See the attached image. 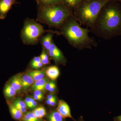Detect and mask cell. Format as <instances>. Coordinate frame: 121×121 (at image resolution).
I'll list each match as a JSON object with an SVG mask.
<instances>
[{
	"instance_id": "cell-36",
	"label": "cell",
	"mask_w": 121,
	"mask_h": 121,
	"mask_svg": "<svg viewBox=\"0 0 121 121\" xmlns=\"http://www.w3.org/2000/svg\"><path fill=\"white\" fill-rule=\"evenodd\" d=\"M114 0L115 1H118V2H121V0Z\"/></svg>"
},
{
	"instance_id": "cell-9",
	"label": "cell",
	"mask_w": 121,
	"mask_h": 121,
	"mask_svg": "<svg viewBox=\"0 0 121 121\" xmlns=\"http://www.w3.org/2000/svg\"><path fill=\"white\" fill-rule=\"evenodd\" d=\"M54 33L53 32H48L45 35L41 36L39 39V41L43 46V48L45 49L47 52L53 41L52 38Z\"/></svg>"
},
{
	"instance_id": "cell-37",
	"label": "cell",
	"mask_w": 121,
	"mask_h": 121,
	"mask_svg": "<svg viewBox=\"0 0 121 121\" xmlns=\"http://www.w3.org/2000/svg\"><path fill=\"white\" fill-rule=\"evenodd\" d=\"M90 0H82V1H86Z\"/></svg>"
},
{
	"instance_id": "cell-33",
	"label": "cell",
	"mask_w": 121,
	"mask_h": 121,
	"mask_svg": "<svg viewBox=\"0 0 121 121\" xmlns=\"http://www.w3.org/2000/svg\"><path fill=\"white\" fill-rule=\"evenodd\" d=\"M56 105H57V101H56V99L52 102L50 106H51L54 107L56 106Z\"/></svg>"
},
{
	"instance_id": "cell-7",
	"label": "cell",
	"mask_w": 121,
	"mask_h": 121,
	"mask_svg": "<svg viewBox=\"0 0 121 121\" xmlns=\"http://www.w3.org/2000/svg\"><path fill=\"white\" fill-rule=\"evenodd\" d=\"M56 109L64 118H70L74 121H76L72 116L69 105L64 100L60 99L59 101Z\"/></svg>"
},
{
	"instance_id": "cell-30",
	"label": "cell",
	"mask_w": 121,
	"mask_h": 121,
	"mask_svg": "<svg viewBox=\"0 0 121 121\" xmlns=\"http://www.w3.org/2000/svg\"><path fill=\"white\" fill-rule=\"evenodd\" d=\"M34 99L35 100H38V101H41L43 99V96H39V95H34Z\"/></svg>"
},
{
	"instance_id": "cell-14",
	"label": "cell",
	"mask_w": 121,
	"mask_h": 121,
	"mask_svg": "<svg viewBox=\"0 0 121 121\" xmlns=\"http://www.w3.org/2000/svg\"><path fill=\"white\" fill-rule=\"evenodd\" d=\"M27 74L30 75L33 78L35 82L44 78L45 75L44 72L43 70H29L27 71Z\"/></svg>"
},
{
	"instance_id": "cell-15",
	"label": "cell",
	"mask_w": 121,
	"mask_h": 121,
	"mask_svg": "<svg viewBox=\"0 0 121 121\" xmlns=\"http://www.w3.org/2000/svg\"><path fill=\"white\" fill-rule=\"evenodd\" d=\"M22 89L26 90L30 86H32L35 82L34 79L31 76L26 73L21 76Z\"/></svg>"
},
{
	"instance_id": "cell-2",
	"label": "cell",
	"mask_w": 121,
	"mask_h": 121,
	"mask_svg": "<svg viewBox=\"0 0 121 121\" xmlns=\"http://www.w3.org/2000/svg\"><path fill=\"white\" fill-rule=\"evenodd\" d=\"M59 30L60 35H63L71 45L78 50L91 49L97 46L95 39L89 36L91 30L81 27L72 15L65 21Z\"/></svg>"
},
{
	"instance_id": "cell-22",
	"label": "cell",
	"mask_w": 121,
	"mask_h": 121,
	"mask_svg": "<svg viewBox=\"0 0 121 121\" xmlns=\"http://www.w3.org/2000/svg\"><path fill=\"white\" fill-rule=\"evenodd\" d=\"M30 65L33 68L38 69L42 67L43 64L41 63L40 56H36L33 59Z\"/></svg>"
},
{
	"instance_id": "cell-13",
	"label": "cell",
	"mask_w": 121,
	"mask_h": 121,
	"mask_svg": "<svg viewBox=\"0 0 121 121\" xmlns=\"http://www.w3.org/2000/svg\"><path fill=\"white\" fill-rule=\"evenodd\" d=\"M47 121H65V118L63 117L56 109L51 111L47 116Z\"/></svg>"
},
{
	"instance_id": "cell-18",
	"label": "cell",
	"mask_w": 121,
	"mask_h": 121,
	"mask_svg": "<svg viewBox=\"0 0 121 121\" xmlns=\"http://www.w3.org/2000/svg\"><path fill=\"white\" fill-rule=\"evenodd\" d=\"M13 104L23 113H25L27 111V107L25 102L20 99H17L13 101Z\"/></svg>"
},
{
	"instance_id": "cell-20",
	"label": "cell",
	"mask_w": 121,
	"mask_h": 121,
	"mask_svg": "<svg viewBox=\"0 0 121 121\" xmlns=\"http://www.w3.org/2000/svg\"><path fill=\"white\" fill-rule=\"evenodd\" d=\"M21 121H43V120L37 118L32 111L25 113Z\"/></svg>"
},
{
	"instance_id": "cell-17",
	"label": "cell",
	"mask_w": 121,
	"mask_h": 121,
	"mask_svg": "<svg viewBox=\"0 0 121 121\" xmlns=\"http://www.w3.org/2000/svg\"><path fill=\"white\" fill-rule=\"evenodd\" d=\"M4 94L7 98H11L16 95L17 92L9 83L5 84L4 89Z\"/></svg>"
},
{
	"instance_id": "cell-6",
	"label": "cell",
	"mask_w": 121,
	"mask_h": 121,
	"mask_svg": "<svg viewBox=\"0 0 121 121\" xmlns=\"http://www.w3.org/2000/svg\"><path fill=\"white\" fill-rule=\"evenodd\" d=\"M47 52L49 56L54 60L56 65H65L67 62L66 59L62 52L52 41Z\"/></svg>"
},
{
	"instance_id": "cell-34",
	"label": "cell",
	"mask_w": 121,
	"mask_h": 121,
	"mask_svg": "<svg viewBox=\"0 0 121 121\" xmlns=\"http://www.w3.org/2000/svg\"><path fill=\"white\" fill-rule=\"evenodd\" d=\"M55 100H56V99H55ZM54 100H50V99H47V101H46V103H47V105H50V104H51V103L52 102V101H54Z\"/></svg>"
},
{
	"instance_id": "cell-5",
	"label": "cell",
	"mask_w": 121,
	"mask_h": 121,
	"mask_svg": "<svg viewBox=\"0 0 121 121\" xmlns=\"http://www.w3.org/2000/svg\"><path fill=\"white\" fill-rule=\"evenodd\" d=\"M46 32L59 35V31L44 30L43 26L35 20L28 19L25 21L21 30V39L25 44L36 45L39 43L40 37Z\"/></svg>"
},
{
	"instance_id": "cell-11",
	"label": "cell",
	"mask_w": 121,
	"mask_h": 121,
	"mask_svg": "<svg viewBox=\"0 0 121 121\" xmlns=\"http://www.w3.org/2000/svg\"><path fill=\"white\" fill-rule=\"evenodd\" d=\"M21 76L20 74L15 76L11 79L9 83L17 92L22 89Z\"/></svg>"
},
{
	"instance_id": "cell-1",
	"label": "cell",
	"mask_w": 121,
	"mask_h": 121,
	"mask_svg": "<svg viewBox=\"0 0 121 121\" xmlns=\"http://www.w3.org/2000/svg\"><path fill=\"white\" fill-rule=\"evenodd\" d=\"M91 31L106 39L121 36V7L114 0L101 10Z\"/></svg>"
},
{
	"instance_id": "cell-39",
	"label": "cell",
	"mask_w": 121,
	"mask_h": 121,
	"mask_svg": "<svg viewBox=\"0 0 121 121\" xmlns=\"http://www.w3.org/2000/svg\"></svg>"
},
{
	"instance_id": "cell-28",
	"label": "cell",
	"mask_w": 121,
	"mask_h": 121,
	"mask_svg": "<svg viewBox=\"0 0 121 121\" xmlns=\"http://www.w3.org/2000/svg\"><path fill=\"white\" fill-rule=\"evenodd\" d=\"M34 95H39V96H42L43 95V91H42L35 90L34 91Z\"/></svg>"
},
{
	"instance_id": "cell-10",
	"label": "cell",
	"mask_w": 121,
	"mask_h": 121,
	"mask_svg": "<svg viewBox=\"0 0 121 121\" xmlns=\"http://www.w3.org/2000/svg\"><path fill=\"white\" fill-rule=\"evenodd\" d=\"M8 105L9 112L13 118L16 121H21L23 116V113L13 103H9Z\"/></svg>"
},
{
	"instance_id": "cell-8",
	"label": "cell",
	"mask_w": 121,
	"mask_h": 121,
	"mask_svg": "<svg viewBox=\"0 0 121 121\" xmlns=\"http://www.w3.org/2000/svg\"><path fill=\"white\" fill-rule=\"evenodd\" d=\"M16 3L15 0H0V19H4L12 6Z\"/></svg>"
},
{
	"instance_id": "cell-12",
	"label": "cell",
	"mask_w": 121,
	"mask_h": 121,
	"mask_svg": "<svg viewBox=\"0 0 121 121\" xmlns=\"http://www.w3.org/2000/svg\"><path fill=\"white\" fill-rule=\"evenodd\" d=\"M45 73L48 77L52 80L56 79L60 75L59 70L56 66L48 67L46 69Z\"/></svg>"
},
{
	"instance_id": "cell-4",
	"label": "cell",
	"mask_w": 121,
	"mask_h": 121,
	"mask_svg": "<svg viewBox=\"0 0 121 121\" xmlns=\"http://www.w3.org/2000/svg\"><path fill=\"white\" fill-rule=\"evenodd\" d=\"M113 0H90L82 1L73 10V16L80 25L91 28L102 9Z\"/></svg>"
},
{
	"instance_id": "cell-19",
	"label": "cell",
	"mask_w": 121,
	"mask_h": 121,
	"mask_svg": "<svg viewBox=\"0 0 121 121\" xmlns=\"http://www.w3.org/2000/svg\"><path fill=\"white\" fill-rule=\"evenodd\" d=\"M82 0H63V3L73 10L80 4Z\"/></svg>"
},
{
	"instance_id": "cell-16",
	"label": "cell",
	"mask_w": 121,
	"mask_h": 121,
	"mask_svg": "<svg viewBox=\"0 0 121 121\" xmlns=\"http://www.w3.org/2000/svg\"><path fill=\"white\" fill-rule=\"evenodd\" d=\"M47 82V79L45 78L41 80L35 82L33 84L31 89L34 91L39 90L43 91L45 90V85Z\"/></svg>"
},
{
	"instance_id": "cell-38",
	"label": "cell",
	"mask_w": 121,
	"mask_h": 121,
	"mask_svg": "<svg viewBox=\"0 0 121 121\" xmlns=\"http://www.w3.org/2000/svg\"><path fill=\"white\" fill-rule=\"evenodd\" d=\"M35 0L36 1H37V2H38V1H39V0Z\"/></svg>"
},
{
	"instance_id": "cell-25",
	"label": "cell",
	"mask_w": 121,
	"mask_h": 121,
	"mask_svg": "<svg viewBox=\"0 0 121 121\" xmlns=\"http://www.w3.org/2000/svg\"><path fill=\"white\" fill-rule=\"evenodd\" d=\"M37 108L39 110L40 119H42L43 118L45 117V116L47 115V112H46V110L43 107H40Z\"/></svg>"
},
{
	"instance_id": "cell-21",
	"label": "cell",
	"mask_w": 121,
	"mask_h": 121,
	"mask_svg": "<svg viewBox=\"0 0 121 121\" xmlns=\"http://www.w3.org/2000/svg\"><path fill=\"white\" fill-rule=\"evenodd\" d=\"M49 55L47 51L43 48L42 52H41L40 57L41 59V63L43 65H48L50 64Z\"/></svg>"
},
{
	"instance_id": "cell-35",
	"label": "cell",
	"mask_w": 121,
	"mask_h": 121,
	"mask_svg": "<svg viewBox=\"0 0 121 121\" xmlns=\"http://www.w3.org/2000/svg\"><path fill=\"white\" fill-rule=\"evenodd\" d=\"M79 121H85L83 120V118L82 117H80V119H79Z\"/></svg>"
},
{
	"instance_id": "cell-29",
	"label": "cell",
	"mask_w": 121,
	"mask_h": 121,
	"mask_svg": "<svg viewBox=\"0 0 121 121\" xmlns=\"http://www.w3.org/2000/svg\"><path fill=\"white\" fill-rule=\"evenodd\" d=\"M33 99L32 98L30 97H27L25 99V104L26 105H28L29 103H30L33 100Z\"/></svg>"
},
{
	"instance_id": "cell-23",
	"label": "cell",
	"mask_w": 121,
	"mask_h": 121,
	"mask_svg": "<svg viewBox=\"0 0 121 121\" xmlns=\"http://www.w3.org/2000/svg\"><path fill=\"white\" fill-rule=\"evenodd\" d=\"M45 89L50 93H54L56 90V84L53 81L48 82L45 85Z\"/></svg>"
},
{
	"instance_id": "cell-3",
	"label": "cell",
	"mask_w": 121,
	"mask_h": 121,
	"mask_svg": "<svg viewBox=\"0 0 121 121\" xmlns=\"http://www.w3.org/2000/svg\"><path fill=\"white\" fill-rule=\"evenodd\" d=\"M38 5L36 21L50 27L60 29L65 21L73 15V10L63 3Z\"/></svg>"
},
{
	"instance_id": "cell-27",
	"label": "cell",
	"mask_w": 121,
	"mask_h": 121,
	"mask_svg": "<svg viewBox=\"0 0 121 121\" xmlns=\"http://www.w3.org/2000/svg\"><path fill=\"white\" fill-rule=\"evenodd\" d=\"M34 114H35V116L39 119H40V118L39 114V110H38V108H37L35 109L34 110L32 111Z\"/></svg>"
},
{
	"instance_id": "cell-24",
	"label": "cell",
	"mask_w": 121,
	"mask_h": 121,
	"mask_svg": "<svg viewBox=\"0 0 121 121\" xmlns=\"http://www.w3.org/2000/svg\"><path fill=\"white\" fill-rule=\"evenodd\" d=\"M63 0H39L38 4H53L63 3Z\"/></svg>"
},
{
	"instance_id": "cell-31",
	"label": "cell",
	"mask_w": 121,
	"mask_h": 121,
	"mask_svg": "<svg viewBox=\"0 0 121 121\" xmlns=\"http://www.w3.org/2000/svg\"><path fill=\"white\" fill-rule=\"evenodd\" d=\"M56 99V97L53 95H49L47 97V99L54 100Z\"/></svg>"
},
{
	"instance_id": "cell-32",
	"label": "cell",
	"mask_w": 121,
	"mask_h": 121,
	"mask_svg": "<svg viewBox=\"0 0 121 121\" xmlns=\"http://www.w3.org/2000/svg\"><path fill=\"white\" fill-rule=\"evenodd\" d=\"M113 119V121H121V115L114 117Z\"/></svg>"
},
{
	"instance_id": "cell-26",
	"label": "cell",
	"mask_w": 121,
	"mask_h": 121,
	"mask_svg": "<svg viewBox=\"0 0 121 121\" xmlns=\"http://www.w3.org/2000/svg\"><path fill=\"white\" fill-rule=\"evenodd\" d=\"M37 106V103L33 99L32 101L28 105H26L27 107L30 109H32L35 107Z\"/></svg>"
}]
</instances>
